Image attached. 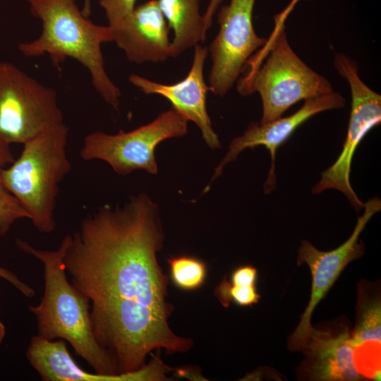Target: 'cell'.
I'll list each match as a JSON object with an SVG mask.
<instances>
[{"instance_id":"obj_3","label":"cell","mask_w":381,"mask_h":381,"mask_svg":"<svg viewBox=\"0 0 381 381\" xmlns=\"http://www.w3.org/2000/svg\"><path fill=\"white\" fill-rule=\"evenodd\" d=\"M31 14L42 23L40 36L18 44L28 57L47 54L57 66L71 58L90 72L96 92L109 106L118 109L121 92L107 73L102 45L113 42L109 25L95 24L79 9L75 0H25Z\"/></svg>"},{"instance_id":"obj_9","label":"cell","mask_w":381,"mask_h":381,"mask_svg":"<svg viewBox=\"0 0 381 381\" xmlns=\"http://www.w3.org/2000/svg\"><path fill=\"white\" fill-rule=\"evenodd\" d=\"M255 3V0H229L217 10L219 29L208 49L212 61L208 86L217 96L228 93L249 59L267 42L253 27Z\"/></svg>"},{"instance_id":"obj_23","label":"cell","mask_w":381,"mask_h":381,"mask_svg":"<svg viewBox=\"0 0 381 381\" xmlns=\"http://www.w3.org/2000/svg\"><path fill=\"white\" fill-rule=\"evenodd\" d=\"M224 0H210L205 13L202 15L205 32H207L212 24L214 14L220 7Z\"/></svg>"},{"instance_id":"obj_18","label":"cell","mask_w":381,"mask_h":381,"mask_svg":"<svg viewBox=\"0 0 381 381\" xmlns=\"http://www.w3.org/2000/svg\"><path fill=\"white\" fill-rule=\"evenodd\" d=\"M10 144L0 138V236L10 231L13 224L21 219H29L26 211L4 186L1 171L7 164L14 160Z\"/></svg>"},{"instance_id":"obj_12","label":"cell","mask_w":381,"mask_h":381,"mask_svg":"<svg viewBox=\"0 0 381 381\" xmlns=\"http://www.w3.org/2000/svg\"><path fill=\"white\" fill-rule=\"evenodd\" d=\"M207 56L205 47L196 45L189 72L183 80L174 84L160 83L136 74L130 75L128 80L146 95H158L169 100L174 110L197 125L210 148L218 149L221 143L207 110L210 90L204 78V66Z\"/></svg>"},{"instance_id":"obj_15","label":"cell","mask_w":381,"mask_h":381,"mask_svg":"<svg viewBox=\"0 0 381 381\" xmlns=\"http://www.w3.org/2000/svg\"><path fill=\"white\" fill-rule=\"evenodd\" d=\"M307 369L320 380H356L361 378L356 366L355 344L347 331L333 335L313 329L303 347Z\"/></svg>"},{"instance_id":"obj_8","label":"cell","mask_w":381,"mask_h":381,"mask_svg":"<svg viewBox=\"0 0 381 381\" xmlns=\"http://www.w3.org/2000/svg\"><path fill=\"white\" fill-rule=\"evenodd\" d=\"M334 67L349 85L351 108L347 133L343 148L335 162L321 174L320 180L312 189L314 194L325 190L341 192L358 212L363 208L350 183V173L354 152L368 132L381 122V96L369 87L358 75V66L350 56L337 53Z\"/></svg>"},{"instance_id":"obj_24","label":"cell","mask_w":381,"mask_h":381,"mask_svg":"<svg viewBox=\"0 0 381 381\" xmlns=\"http://www.w3.org/2000/svg\"><path fill=\"white\" fill-rule=\"evenodd\" d=\"M298 1L299 0H291L282 12L274 16V32H276V30L277 31L279 29L284 26L285 20Z\"/></svg>"},{"instance_id":"obj_2","label":"cell","mask_w":381,"mask_h":381,"mask_svg":"<svg viewBox=\"0 0 381 381\" xmlns=\"http://www.w3.org/2000/svg\"><path fill=\"white\" fill-rule=\"evenodd\" d=\"M16 243L21 251L43 265V295L37 305L28 308L36 319L37 335L48 340L66 341L97 373L120 374L111 356L94 335L88 299L68 280L63 262L68 235L52 250L35 248L20 238Z\"/></svg>"},{"instance_id":"obj_5","label":"cell","mask_w":381,"mask_h":381,"mask_svg":"<svg viewBox=\"0 0 381 381\" xmlns=\"http://www.w3.org/2000/svg\"><path fill=\"white\" fill-rule=\"evenodd\" d=\"M247 66L249 69L239 80L238 91L243 96L258 92L262 104L261 124L282 117L301 100L334 91L326 78L296 54L284 26L271 33L265 46L249 59Z\"/></svg>"},{"instance_id":"obj_16","label":"cell","mask_w":381,"mask_h":381,"mask_svg":"<svg viewBox=\"0 0 381 381\" xmlns=\"http://www.w3.org/2000/svg\"><path fill=\"white\" fill-rule=\"evenodd\" d=\"M200 0H157L169 29L174 31L173 57L203 42L206 37Z\"/></svg>"},{"instance_id":"obj_4","label":"cell","mask_w":381,"mask_h":381,"mask_svg":"<svg viewBox=\"0 0 381 381\" xmlns=\"http://www.w3.org/2000/svg\"><path fill=\"white\" fill-rule=\"evenodd\" d=\"M68 131L64 122L42 131L23 143L19 157L1 171L4 186L42 234L56 229L59 185L72 168L66 149Z\"/></svg>"},{"instance_id":"obj_20","label":"cell","mask_w":381,"mask_h":381,"mask_svg":"<svg viewBox=\"0 0 381 381\" xmlns=\"http://www.w3.org/2000/svg\"><path fill=\"white\" fill-rule=\"evenodd\" d=\"M359 301L358 320L351 336L354 344L372 341H380V299L377 297L364 298L361 295Z\"/></svg>"},{"instance_id":"obj_6","label":"cell","mask_w":381,"mask_h":381,"mask_svg":"<svg viewBox=\"0 0 381 381\" xmlns=\"http://www.w3.org/2000/svg\"><path fill=\"white\" fill-rule=\"evenodd\" d=\"M64 122L56 92L0 60V138L23 144Z\"/></svg>"},{"instance_id":"obj_14","label":"cell","mask_w":381,"mask_h":381,"mask_svg":"<svg viewBox=\"0 0 381 381\" xmlns=\"http://www.w3.org/2000/svg\"><path fill=\"white\" fill-rule=\"evenodd\" d=\"M111 29L113 42L131 62L157 63L173 58L170 29L157 0L135 7L121 25Z\"/></svg>"},{"instance_id":"obj_10","label":"cell","mask_w":381,"mask_h":381,"mask_svg":"<svg viewBox=\"0 0 381 381\" xmlns=\"http://www.w3.org/2000/svg\"><path fill=\"white\" fill-rule=\"evenodd\" d=\"M364 212L358 217L353 233L341 246L329 251H322L311 243L303 241L298 250V265L306 263L312 276L311 294L309 303L301 320L289 339V346L293 350L303 349L314 328L310 320L313 312L325 297L341 272L363 252V245L358 238L371 217L381 210V201L377 197L364 203Z\"/></svg>"},{"instance_id":"obj_17","label":"cell","mask_w":381,"mask_h":381,"mask_svg":"<svg viewBox=\"0 0 381 381\" xmlns=\"http://www.w3.org/2000/svg\"><path fill=\"white\" fill-rule=\"evenodd\" d=\"M257 270L251 265L237 267L231 274L230 282L224 278L214 294L223 306L231 302L240 306H250L258 303L260 295L256 289Z\"/></svg>"},{"instance_id":"obj_19","label":"cell","mask_w":381,"mask_h":381,"mask_svg":"<svg viewBox=\"0 0 381 381\" xmlns=\"http://www.w3.org/2000/svg\"><path fill=\"white\" fill-rule=\"evenodd\" d=\"M170 277L174 284L184 291H194L200 288L207 277L206 264L192 256L172 257L167 260Z\"/></svg>"},{"instance_id":"obj_1","label":"cell","mask_w":381,"mask_h":381,"mask_svg":"<svg viewBox=\"0 0 381 381\" xmlns=\"http://www.w3.org/2000/svg\"><path fill=\"white\" fill-rule=\"evenodd\" d=\"M163 240L158 207L145 193L99 207L68 235L66 274L88 299L94 335L119 373L142 368L153 350L183 353L193 344L168 323L174 308L157 258Z\"/></svg>"},{"instance_id":"obj_21","label":"cell","mask_w":381,"mask_h":381,"mask_svg":"<svg viewBox=\"0 0 381 381\" xmlns=\"http://www.w3.org/2000/svg\"><path fill=\"white\" fill-rule=\"evenodd\" d=\"M137 0H98L103 8L108 25L116 28L121 25L131 15Z\"/></svg>"},{"instance_id":"obj_7","label":"cell","mask_w":381,"mask_h":381,"mask_svg":"<svg viewBox=\"0 0 381 381\" xmlns=\"http://www.w3.org/2000/svg\"><path fill=\"white\" fill-rule=\"evenodd\" d=\"M188 122L172 108L131 131L120 130L115 134L92 132L84 138L80 157L86 161H104L120 175H128L137 169L156 174V147L165 140L186 135Z\"/></svg>"},{"instance_id":"obj_13","label":"cell","mask_w":381,"mask_h":381,"mask_svg":"<svg viewBox=\"0 0 381 381\" xmlns=\"http://www.w3.org/2000/svg\"><path fill=\"white\" fill-rule=\"evenodd\" d=\"M26 357L43 381L167 380L166 373L170 370L159 356H155L149 363L134 372L116 375L89 373L75 363L64 340H48L37 334L31 338Z\"/></svg>"},{"instance_id":"obj_25","label":"cell","mask_w":381,"mask_h":381,"mask_svg":"<svg viewBox=\"0 0 381 381\" xmlns=\"http://www.w3.org/2000/svg\"><path fill=\"white\" fill-rule=\"evenodd\" d=\"M6 334V327L4 323L0 320V345L4 340Z\"/></svg>"},{"instance_id":"obj_11","label":"cell","mask_w":381,"mask_h":381,"mask_svg":"<svg viewBox=\"0 0 381 381\" xmlns=\"http://www.w3.org/2000/svg\"><path fill=\"white\" fill-rule=\"evenodd\" d=\"M346 99L337 92L311 97L304 100L303 106L286 117H280L271 122L261 124L252 122L243 135L234 138L222 160L216 167L212 181L219 177L224 167L234 161L246 148L265 147L270 153L271 167L264 185L265 193H271L276 186L275 156L277 149L286 142L301 124L320 112L341 109Z\"/></svg>"},{"instance_id":"obj_22","label":"cell","mask_w":381,"mask_h":381,"mask_svg":"<svg viewBox=\"0 0 381 381\" xmlns=\"http://www.w3.org/2000/svg\"><path fill=\"white\" fill-rule=\"evenodd\" d=\"M0 278L9 282L25 297L32 298L35 294V290L31 286L20 280L11 270L1 266H0Z\"/></svg>"}]
</instances>
